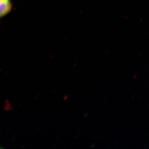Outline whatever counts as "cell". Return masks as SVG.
<instances>
[{"label": "cell", "instance_id": "6da1fadb", "mask_svg": "<svg viewBox=\"0 0 149 149\" xmlns=\"http://www.w3.org/2000/svg\"><path fill=\"white\" fill-rule=\"evenodd\" d=\"M11 8L10 0H0V18L8 14Z\"/></svg>", "mask_w": 149, "mask_h": 149}]
</instances>
